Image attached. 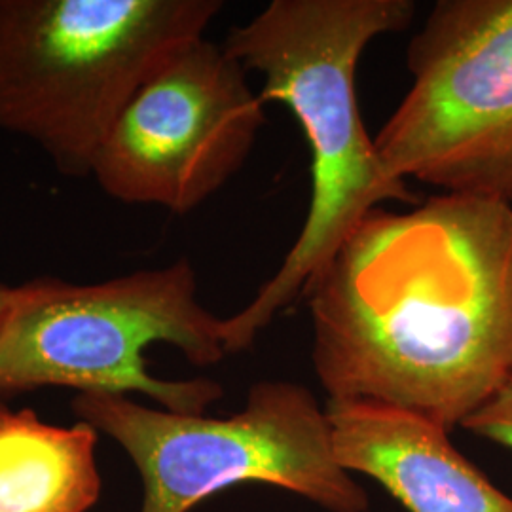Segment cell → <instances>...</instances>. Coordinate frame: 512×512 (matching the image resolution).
<instances>
[{
    "label": "cell",
    "mask_w": 512,
    "mask_h": 512,
    "mask_svg": "<svg viewBox=\"0 0 512 512\" xmlns=\"http://www.w3.org/2000/svg\"><path fill=\"white\" fill-rule=\"evenodd\" d=\"M330 401L461 427L512 378V202L435 194L374 209L311 281Z\"/></svg>",
    "instance_id": "cell-1"
},
{
    "label": "cell",
    "mask_w": 512,
    "mask_h": 512,
    "mask_svg": "<svg viewBox=\"0 0 512 512\" xmlns=\"http://www.w3.org/2000/svg\"><path fill=\"white\" fill-rule=\"evenodd\" d=\"M412 0H274L230 29L222 48L245 71L262 74L258 92L298 120L311 154V198L291 251L255 298L224 319L228 353L251 348L275 317L304 296L311 281L384 202L416 203L393 179L368 137L357 101V65L374 38L401 33Z\"/></svg>",
    "instance_id": "cell-2"
},
{
    "label": "cell",
    "mask_w": 512,
    "mask_h": 512,
    "mask_svg": "<svg viewBox=\"0 0 512 512\" xmlns=\"http://www.w3.org/2000/svg\"><path fill=\"white\" fill-rule=\"evenodd\" d=\"M152 344H171L196 366L228 355L224 319L200 304L186 258L101 283L25 281L12 289L0 325V397L40 387L139 393L188 416H202L219 401L224 391L213 380L150 376L145 349Z\"/></svg>",
    "instance_id": "cell-3"
},
{
    "label": "cell",
    "mask_w": 512,
    "mask_h": 512,
    "mask_svg": "<svg viewBox=\"0 0 512 512\" xmlns=\"http://www.w3.org/2000/svg\"><path fill=\"white\" fill-rule=\"evenodd\" d=\"M219 0H0V129L67 177L93 160L131 95L203 37Z\"/></svg>",
    "instance_id": "cell-4"
},
{
    "label": "cell",
    "mask_w": 512,
    "mask_h": 512,
    "mask_svg": "<svg viewBox=\"0 0 512 512\" xmlns=\"http://www.w3.org/2000/svg\"><path fill=\"white\" fill-rule=\"evenodd\" d=\"M74 416L118 442L145 486L141 512H188L236 484H270L330 512H366L365 490L336 459L327 410L291 382L251 387L228 418L175 414L129 397L78 393Z\"/></svg>",
    "instance_id": "cell-5"
},
{
    "label": "cell",
    "mask_w": 512,
    "mask_h": 512,
    "mask_svg": "<svg viewBox=\"0 0 512 512\" xmlns=\"http://www.w3.org/2000/svg\"><path fill=\"white\" fill-rule=\"evenodd\" d=\"M412 86L374 137L393 179L512 202V0H439L406 52Z\"/></svg>",
    "instance_id": "cell-6"
},
{
    "label": "cell",
    "mask_w": 512,
    "mask_h": 512,
    "mask_svg": "<svg viewBox=\"0 0 512 512\" xmlns=\"http://www.w3.org/2000/svg\"><path fill=\"white\" fill-rule=\"evenodd\" d=\"M264 122V101L238 59L194 38L131 95L92 177L118 202L186 215L247 164Z\"/></svg>",
    "instance_id": "cell-7"
},
{
    "label": "cell",
    "mask_w": 512,
    "mask_h": 512,
    "mask_svg": "<svg viewBox=\"0 0 512 512\" xmlns=\"http://www.w3.org/2000/svg\"><path fill=\"white\" fill-rule=\"evenodd\" d=\"M334 454L348 473L370 476L408 512H512L450 442L444 427L384 404L329 401Z\"/></svg>",
    "instance_id": "cell-8"
},
{
    "label": "cell",
    "mask_w": 512,
    "mask_h": 512,
    "mask_svg": "<svg viewBox=\"0 0 512 512\" xmlns=\"http://www.w3.org/2000/svg\"><path fill=\"white\" fill-rule=\"evenodd\" d=\"M97 440L86 421L52 425L0 403V512L92 511L103 486Z\"/></svg>",
    "instance_id": "cell-9"
},
{
    "label": "cell",
    "mask_w": 512,
    "mask_h": 512,
    "mask_svg": "<svg viewBox=\"0 0 512 512\" xmlns=\"http://www.w3.org/2000/svg\"><path fill=\"white\" fill-rule=\"evenodd\" d=\"M461 427L480 439L512 450V378Z\"/></svg>",
    "instance_id": "cell-10"
},
{
    "label": "cell",
    "mask_w": 512,
    "mask_h": 512,
    "mask_svg": "<svg viewBox=\"0 0 512 512\" xmlns=\"http://www.w3.org/2000/svg\"><path fill=\"white\" fill-rule=\"evenodd\" d=\"M12 289L14 287H8V285L0 283V325H2V319H4L6 310L10 306V300H12Z\"/></svg>",
    "instance_id": "cell-11"
}]
</instances>
